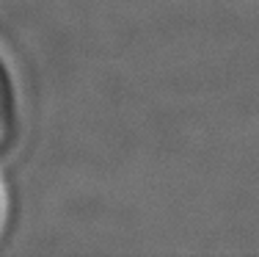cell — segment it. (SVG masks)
I'll return each mask as SVG.
<instances>
[{
	"mask_svg": "<svg viewBox=\"0 0 259 257\" xmlns=\"http://www.w3.org/2000/svg\"><path fill=\"white\" fill-rule=\"evenodd\" d=\"M14 127H17V91L3 58H0V152L9 146Z\"/></svg>",
	"mask_w": 259,
	"mask_h": 257,
	"instance_id": "1",
	"label": "cell"
}]
</instances>
